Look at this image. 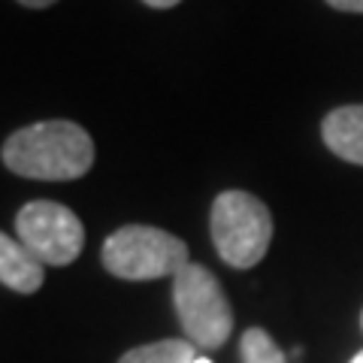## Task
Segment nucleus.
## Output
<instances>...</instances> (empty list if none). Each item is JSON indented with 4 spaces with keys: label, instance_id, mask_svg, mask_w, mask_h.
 I'll use <instances>...</instances> for the list:
<instances>
[{
    "label": "nucleus",
    "instance_id": "f257e3e1",
    "mask_svg": "<svg viewBox=\"0 0 363 363\" xmlns=\"http://www.w3.org/2000/svg\"><path fill=\"white\" fill-rule=\"evenodd\" d=\"M4 167L16 176L40 182H70L82 179L94 167V143L85 128L55 118L37 121L6 136Z\"/></svg>",
    "mask_w": 363,
    "mask_h": 363
},
{
    "label": "nucleus",
    "instance_id": "f03ea898",
    "mask_svg": "<svg viewBox=\"0 0 363 363\" xmlns=\"http://www.w3.org/2000/svg\"><path fill=\"white\" fill-rule=\"evenodd\" d=\"M215 252L233 269H252L267 257L272 242V215L264 200L248 191H224L209 215Z\"/></svg>",
    "mask_w": 363,
    "mask_h": 363
},
{
    "label": "nucleus",
    "instance_id": "7ed1b4c3",
    "mask_svg": "<svg viewBox=\"0 0 363 363\" xmlns=\"http://www.w3.org/2000/svg\"><path fill=\"white\" fill-rule=\"evenodd\" d=\"M106 272L124 281H152L164 276H176L182 267H188V245L179 236L149 224H124L116 233H109L104 242Z\"/></svg>",
    "mask_w": 363,
    "mask_h": 363
},
{
    "label": "nucleus",
    "instance_id": "20e7f679",
    "mask_svg": "<svg viewBox=\"0 0 363 363\" xmlns=\"http://www.w3.org/2000/svg\"><path fill=\"white\" fill-rule=\"evenodd\" d=\"M173 303L188 342L197 348H221L233 330V309L221 281L203 264H188L173 276Z\"/></svg>",
    "mask_w": 363,
    "mask_h": 363
},
{
    "label": "nucleus",
    "instance_id": "39448f33",
    "mask_svg": "<svg viewBox=\"0 0 363 363\" xmlns=\"http://www.w3.org/2000/svg\"><path fill=\"white\" fill-rule=\"evenodd\" d=\"M16 240L43 264L70 267L85 248V227L73 209L55 200H33L16 215Z\"/></svg>",
    "mask_w": 363,
    "mask_h": 363
},
{
    "label": "nucleus",
    "instance_id": "423d86ee",
    "mask_svg": "<svg viewBox=\"0 0 363 363\" xmlns=\"http://www.w3.org/2000/svg\"><path fill=\"white\" fill-rule=\"evenodd\" d=\"M321 136L336 157L363 167V104L336 106L327 112L321 121Z\"/></svg>",
    "mask_w": 363,
    "mask_h": 363
},
{
    "label": "nucleus",
    "instance_id": "0eeeda50",
    "mask_svg": "<svg viewBox=\"0 0 363 363\" xmlns=\"http://www.w3.org/2000/svg\"><path fill=\"white\" fill-rule=\"evenodd\" d=\"M43 260L9 233L0 236V281L16 294H37L45 281Z\"/></svg>",
    "mask_w": 363,
    "mask_h": 363
},
{
    "label": "nucleus",
    "instance_id": "6e6552de",
    "mask_svg": "<svg viewBox=\"0 0 363 363\" xmlns=\"http://www.w3.org/2000/svg\"><path fill=\"white\" fill-rule=\"evenodd\" d=\"M197 357V345L188 339H161V342L130 348L118 363H194Z\"/></svg>",
    "mask_w": 363,
    "mask_h": 363
},
{
    "label": "nucleus",
    "instance_id": "1a4fd4ad",
    "mask_svg": "<svg viewBox=\"0 0 363 363\" xmlns=\"http://www.w3.org/2000/svg\"><path fill=\"white\" fill-rule=\"evenodd\" d=\"M240 357L242 363H285V354L272 342V336L264 327H252L240 339Z\"/></svg>",
    "mask_w": 363,
    "mask_h": 363
},
{
    "label": "nucleus",
    "instance_id": "9d476101",
    "mask_svg": "<svg viewBox=\"0 0 363 363\" xmlns=\"http://www.w3.org/2000/svg\"><path fill=\"white\" fill-rule=\"evenodd\" d=\"M339 13H363V0H327Z\"/></svg>",
    "mask_w": 363,
    "mask_h": 363
},
{
    "label": "nucleus",
    "instance_id": "9b49d317",
    "mask_svg": "<svg viewBox=\"0 0 363 363\" xmlns=\"http://www.w3.org/2000/svg\"><path fill=\"white\" fill-rule=\"evenodd\" d=\"M21 6H30V9H43V6H52V4H58V0H18Z\"/></svg>",
    "mask_w": 363,
    "mask_h": 363
},
{
    "label": "nucleus",
    "instance_id": "f8f14e48",
    "mask_svg": "<svg viewBox=\"0 0 363 363\" xmlns=\"http://www.w3.org/2000/svg\"><path fill=\"white\" fill-rule=\"evenodd\" d=\"M143 4H149V6H155V9H169V6L182 4V0H143Z\"/></svg>",
    "mask_w": 363,
    "mask_h": 363
},
{
    "label": "nucleus",
    "instance_id": "ddd939ff",
    "mask_svg": "<svg viewBox=\"0 0 363 363\" xmlns=\"http://www.w3.org/2000/svg\"><path fill=\"white\" fill-rule=\"evenodd\" d=\"M194 363H212V360H209V357H197Z\"/></svg>",
    "mask_w": 363,
    "mask_h": 363
},
{
    "label": "nucleus",
    "instance_id": "4468645a",
    "mask_svg": "<svg viewBox=\"0 0 363 363\" xmlns=\"http://www.w3.org/2000/svg\"><path fill=\"white\" fill-rule=\"evenodd\" d=\"M351 363H363V351H360V354H357L354 360H351Z\"/></svg>",
    "mask_w": 363,
    "mask_h": 363
},
{
    "label": "nucleus",
    "instance_id": "2eb2a0df",
    "mask_svg": "<svg viewBox=\"0 0 363 363\" xmlns=\"http://www.w3.org/2000/svg\"><path fill=\"white\" fill-rule=\"evenodd\" d=\"M360 327H363V312H360Z\"/></svg>",
    "mask_w": 363,
    "mask_h": 363
}]
</instances>
